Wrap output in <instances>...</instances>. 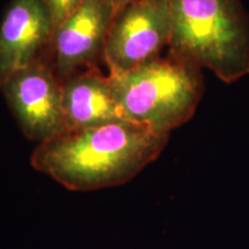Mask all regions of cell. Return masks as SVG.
<instances>
[{"label": "cell", "mask_w": 249, "mask_h": 249, "mask_svg": "<svg viewBox=\"0 0 249 249\" xmlns=\"http://www.w3.org/2000/svg\"><path fill=\"white\" fill-rule=\"evenodd\" d=\"M170 135L130 121L65 130L39 143L31 166L73 192L124 185L152 163Z\"/></svg>", "instance_id": "6da1fadb"}, {"label": "cell", "mask_w": 249, "mask_h": 249, "mask_svg": "<svg viewBox=\"0 0 249 249\" xmlns=\"http://www.w3.org/2000/svg\"><path fill=\"white\" fill-rule=\"evenodd\" d=\"M169 53L231 85L249 74V17L240 0H167Z\"/></svg>", "instance_id": "7a4b0ae2"}, {"label": "cell", "mask_w": 249, "mask_h": 249, "mask_svg": "<svg viewBox=\"0 0 249 249\" xmlns=\"http://www.w3.org/2000/svg\"><path fill=\"white\" fill-rule=\"evenodd\" d=\"M108 80L127 120L167 135L192 119L204 91L202 68L170 53Z\"/></svg>", "instance_id": "3957f363"}, {"label": "cell", "mask_w": 249, "mask_h": 249, "mask_svg": "<svg viewBox=\"0 0 249 249\" xmlns=\"http://www.w3.org/2000/svg\"><path fill=\"white\" fill-rule=\"evenodd\" d=\"M0 91L27 139L42 143L66 130L61 82L40 55L12 74Z\"/></svg>", "instance_id": "277c9868"}, {"label": "cell", "mask_w": 249, "mask_h": 249, "mask_svg": "<svg viewBox=\"0 0 249 249\" xmlns=\"http://www.w3.org/2000/svg\"><path fill=\"white\" fill-rule=\"evenodd\" d=\"M114 17L110 0H85L59 24L39 55L48 61L60 82L104 61Z\"/></svg>", "instance_id": "5b68a950"}, {"label": "cell", "mask_w": 249, "mask_h": 249, "mask_svg": "<svg viewBox=\"0 0 249 249\" xmlns=\"http://www.w3.org/2000/svg\"><path fill=\"white\" fill-rule=\"evenodd\" d=\"M171 15L167 0H135L113 18L104 51L110 74H124L169 48Z\"/></svg>", "instance_id": "8992f818"}, {"label": "cell", "mask_w": 249, "mask_h": 249, "mask_svg": "<svg viewBox=\"0 0 249 249\" xmlns=\"http://www.w3.org/2000/svg\"><path fill=\"white\" fill-rule=\"evenodd\" d=\"M53 26L45 0H11L0 21V87L48 45Z\"/></svg>", "instance_id": "52a82bcc"}, {"label": "cell", "mask_w": 249, "mask_h": 249, "mask_svg": "<svg viewBox=\"0 0 249 249\" xmlns=\"http://www.w3.org/2000/svg\"><path fill=\"white\" fill-rule=\"evenodd\" d=\"M62 86V113L66 130L128 121L112 91L108 76L98 67L74 74Z\"/></svg>", "instance_id": "ba28073f"}, {"label": "cell", "mask_w": 249, "mask_h": 249, "mask_svg": "<svg viewBox=\"0 0 249 249\" xmlns=\"http://www.w3.org/2000/svg\"><path fill=\"white\" fill-rule=\"evenodd\" d=\"M85 0H45L52 18L53 31L65 18L70 17ZM52 31V34H53Z\"/></svg>", "instance_id": "9c48e42d"}, {"label": "cell", "mask_w": 249, "mask_h": 249, "mask_svg": "<svg viewBox=\"0 0 249 249\" xmlns=\"http://www.w3.org/2000/svg\"><path fill=\"white\" fill-rule=\"evenodd\" d=\"M133 1H135V0H110L112 6H113L116 15L119 13L120 11H123L124 7H127L129 4H132Z\"/></svg>", "instance_id": "30bf717a"}]
</instances>
